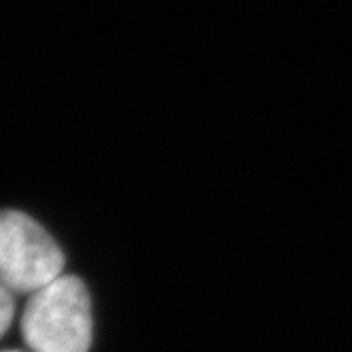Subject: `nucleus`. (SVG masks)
I'll use <instances>...</instances> for the list:
<instances>
[{
    "instance_id": "nucleus-1",
    "label": "nucleus",
    "mask_w": 352,
    "mask_h": 352,
    "mask_svg": "<svg viewBox=\"0 0 352 352\" xmlns=\"http://www.w3.org/2000/svg\"><path fill=\"white\" fill-rule=\"evenodd\" d=\"M91 327L87 287L66 274L32 293L21 316V336L32 352H87Z\"/></svg>"
},
{
    "instance_id": "nucleus-2",
    "label": "nucleus",
    "mask_w": 352,
    "mask_h": 352,
    "mask_svg": "<svg viewBox=\"0 0 352 352\" xmlns=\"http://www.w3.org/2000/svg\"><path fill=\"white\" fill-rule=\"evenodd\" d=\"M64 253L43 225L19 210H0V287L36 293L62 276Z\"/></svg>"
},
{
    "instance_id": "nucleus-3",
    "label": "nucleus",
    "mask_w": 352,
    "mask_h": 352,
    "mask_svg": "<svg viewBox=\"0 0 352 352\" xmlns=\"http://www.w3.org/2000/svg\"><path fill=\"white\" fill-rule=\"evenodd\" d=\"M13 314H15V301H13V293L7 291L5 287H0V338L7 333V329L13 322Z\"/></svg>"
},
{
    "instance_id": "nucleus-4",
    "label": "nucleus",
    "mask_w": 352,
    "mask_h": 352,
    "mask_svg": "<svg viewBox=\"0 0 352 352\" xmlns=\"http://www.w3.org/2000/svg\"><path fill=\"white\" fill-rule=\"evenodd\" d=\"M3 352H19V350H3Z\"/></svg>"
}]
</instances>
